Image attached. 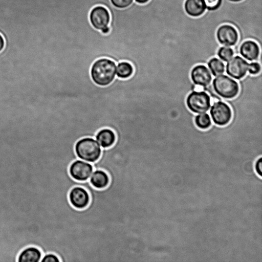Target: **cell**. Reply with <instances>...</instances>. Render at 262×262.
<instances>
[{
	"label": "cell",
	"instance_id": "1",
	"mask_svg": "<svg viewBox=\"0 0 262 262\" xmlns=\"http://www.w3.org/2000/svg\"><path fill=\"white\" fill-rule=\"evenodd\" d=\"M116 63L106 57L99 58L95 60L90 69L92 81L97 85L105 86L110 84L116 78Z\"/></svg>",
	"mask_w": 262,
	"mask_h": 262
},
{
	"label": "cell",
	"instance_id": "2",
	"mask_svg": "<svg viewBox=\"0 0 262 262\" xmlns=\"http://www.w3.org/2000/svg\"><path fill=\"white\" fill-rule=\"evenodd\" d=\"M74 149L78 159L91 163L98 160L102 153V148L97 140L89 137L78 140Z\"/></svg>",
	"mask_w": 262,
	"mask_h": 262
},
{
	"label": "cell",
	"instance_id": "3",
	"mask_svg": "<svg viewBox=\"0 0 262 262\" xmlns=\"http://www.w3.org/2000/svg\"><path fill=\"white\" fill-rule=\"evenodd\" d=\"M212 88L216 95L226 99L235 98L239 92L237 82L225 75L216 76L212 81Z\"/></svg>",
	"mask_w": 262,
	"mask_h": 262
},
{
	"label": "cell",
	"instance_id": "4",
	"mask_svg": "<svg viewBox=\"0 0 262 262\" xmlns=\"http://www.w3.org/2000/svg\"><path fill=\"white\" fill-rule=\"evenodd\" d=\"M89 17L91 25L95 29L100 31L103 34L110 32L111 16L106 7L101 5L93 7L89 13Z\"/></svg>",
	"mask_w": 262,
	"mask_h": 262
},
{
	"label": "cell",
	"instance_id": "5",
	"mask_svg": "<svg viewBox=\"0 0 262 262\" xmlns=\"http://www.w3.org/2000/svg\"><path fill=\"white\" fill-rule=\"evenodd\" d=\"M188 109L193 113L202 114L208 111L211 106V98L204 91H192L186 97Z\"/></svg>",
	"mask_w": 262,
	"mask_h": 262
},
{
	"label": "cell",
	"instance_id": "6",
	"mask_svg": "<svg viewBox=\"0 0 262 262\" xmlns=\"http://www.w3.org/2000/svg\"><path fill=\"white\" fill-rule=\"evenodd\" d=\"M210 114L214 123L220 126L227 125L232 118V111L229 105L222 101L215 102L210 110Z\"/></svg>",
	"mask_w": 262,
	"mask_h": 262
},
{
	"label": "cell",
	"instance_id": "7",
	"mask_svg": "<svg viewBox=\"0 0 262 262\" xmlns=\"http://www.w3.org/2000/svg\"><path fill=\"white\" fill-rule=\"evenodd\" d=\"M91 163L78 159L73 161L69 166V173L74 180L79 182L88 180L94 171Z\"/></svg>",
	"mask_w": 262,
	"mask_h": 262
},
{
	"label": "cell",
	"instance_id": "8",
	"mask_svg": "<svg viewBox=\"0 0 262 262\" xmlns=\"http://www.w3.org/2000/svg\"><path fill=\"white\" fill-rule=\"evenodd\" d=\"M238 31L230 24L220 25L216 29L215 36L218 42L225 46H234L239 38Z\"/></svg>",
	"mask_w": 262,
	"mask_h": 262
},
{
	"label": "cell",
	"instance_id": "9",
	"mask_svg": "<svg viewBox=\"0 0 262 262\" xmlns=\"http://www.w3.org/2000/svg\"><path fill=\"white\" fill-rule=\"evenodd\" d=\"M248 66V62L243 57L236 56L228 60L226 66V71L231 77L239 80L246 76Z\"/></svg>",
	"mask_w": 262,
	"mask_h": 262
},
{
	"label": "cell",
	"instance_id": "10",
	"mask_svg": "<svg viewBox=\"0 0 262 262\" xmlns=\"http://www.w3.org/2000/svg\"><path fill=\"white\" fill-rule=\"evenodd\" d=\"M68 199L71 205L77 209H83L88 206L90 195L88 190L81 186H75L69 191Z\"/></svg>",
	"mask_w": 262,
	"mask_h": 262
},
{
	"label": "cell",
	"instance_id": "11",
	"mask_svg": "<svg viewBox=\"0 0 262 262\" xmlns=\"http://www.w3.org/2000/svg\"><path fill=\"white\" fill-rule=\"evenodd\" d=\"M190 77L194 84L203 88L209 85L212 79L210 72L204 64L194 66L191 70Z\"/></svg>",
	"mask_w": 262,
	"mask_h": 262
},
{
	"label": "cell",
	"instance_id": "12",
	"mask_svg": "<svg viewBox=\"0 0 262 262\" xmlns=\"http://www.w3.org/2000/svg\"><path fill=\"white\" fill-rule=\"evenodd\" d=\"M239 54L249 61L257 60L260 55V49L258 43L252 40L244 41L240 46Z\"/></svg>",
	"mask_w": 262,
	"mask_h": 262
},
{
	"label": "cell",
	"instance_id": "13",
	"mask_svg": "<svg viewBox=\"0 0 262 262\" xmlns=\"http://www.w3.org/2000/svg\"><path fill=\"white\" fill-rule=\"evenodd\" d=\"M43 256L41 250L35 246L23 249L17 256V262H39Z\"/></svg>",
	"mask_w": 262,
	"mask_h": 262
},
{
	"label": "cell",
	"instance_id": "14",
	"mask_svg": "<svg viewBox=\"0 0 262 262\" xmlns=\"http://www.w3.org/2000/svg\"><path fill=\"white\" fill-rule=\"evenodd\" d=\"M95 138L102 148H108L115 144L116 135L112 129L104 127L96 133Z\"/></svg>",
	"mask_w": 262,
	"mask_h": 262
},
{
	"label": "cell",
	"instance_id": "15",
	"mask_svg": "<svg viewBox=\"0 0 262 262\" xmlns=\"http://www.w3.org/2000/svg\"><path fill=\"white\" fill-rule=\"evenodd\" d=\"M88 180L94 188L102 189L108 185L110 178L106 171L98 169L94 170Z\"/></svg>",
	"mask_w": 262,
	"mask_h": 262
},
{
	"label": "cell",
	"instance_id": "16",
	"mask_svg": "<svg viewBox=\"0 0 262 262\" xmlns=\"http://www.w3.org/2000/svg\"><path fill=\"white\" fill-rule=\"evenodd\" d=\"M184 9L189 16L198 17L205 13L206 8L203 0H185Z\"/></svg>",
	"mask_w": 262,
	"mask_h": 262
},
{
	"label": "cell",
	"instance_id": "17",
	"mask_svg": "<svg viewBox=\"0 0 262 262\" xmlns=\"http://www.w3.org/2000/svg\"><path fill=\"white\" fill-rule=\"evenodd\" d=\"M116 75L121 79H126L130 78L133 75L134 68L131 63L127 61L122 60L117 64Z\"/></svg>",
	"mask_w": 262,
	"mask_h": 262
},
{
	"label": "cell",
	"instance_id": "18",
	"mask_svg": "<svg viewBox=\"0 0 262 262\" xmlns=\"http://www.w3.org/2000/svg\"><path fill=\"white\" fill-rule=\"evenodd\" d=\"M207 65L212 74L214 76L222 75L225 71L224 63L216 57L211 58L208 61Z\"/></svg>",
	"mask_w": 262,
	"mask_h": 262
},
{
	"label": "cell",
	"instance_id": "19",
	"mask_svg": "<svg viewBox=\"0 0 262 262\" xmlns=\"http://www.w3.org/2000/svg\"><path fill=\"white\" fill-rule=\"evenodd\" d=\"M194 123L198 128L205 130L210 127L212 122L210 116L204 113L195 116Z\"/></svg>",
	"mask_w": 262,
	"mask_h": 262
},
{
	"label": "cell",
	"instance_id": "20",
	"mask_svg": "<svg viewBox=\"0 0 262 262\" xmlns=\"http://www.w3.org/2000/svg\"><path fill=\"white\" fill-rule=\"evenodd\" d=\"M217 56L225 62L228 61L234 55V52L232 48L223 46L220 47L217 51Z\"/></svg>",
	"mask_w": 262,
	"mask_h": 262
},
{
	"label": "cell",
	"instance_id": "21",
	"mask_svg": "<svg viewBox=\"0 0 262 262\" xmlns=\"http://www.w3.org/2000/svg\"><path fill=\"white\" fill-rule=\"evenodd\" d=\"M206 8L208 11H214L218 9L222 4L223 0H203Z\"/></svg>",
	"mask_w": 262,
	"mask_h": 262
},
{
	"label": "cell",
	"instance_id": "22",
	"mask_svg": "<svg viewBox=\"0 0 262 262\" xmlns=\"http://www.w3.org/2000/svg\"><path fill=\"white\" fill-rule=\"evenodd\" d=\"M113 6L119 9H124L129 6L134 0H110Z\"/></svg>",
	"mask_w": 262,
	"mask_h": 262
},
{
	"label": "cell",
	"instance_id": "23",
	"mask_svg": "<svg viewBox=\"0 0 262 262\" xmlns=\"http://www.w3.org/2000/svg\"><path fill=\"white\" fill-rule=\"evenodd\" d=\"M40 262H60V260L56 254L50 252L43 255Z\"/></svg>",
	"mask_w": 262,
	"mask_h": 262
},
{
	"label": "cell",
	"instance_id": "24",
	"mask_svg": "<svg viewBox=\"0 0 262 262\" xmlns=\"http://www.w3.org/2000/svg\"><path fill=\"white\" fill-rule=\"evenodd\" d=\"M248 71L250 75H256L261 71V66L257 62L249 63Z\"/></svg>",
	"mask_w": 262,
	"mask_h": 262
},
{
	"label": "cell",
	"instance_id": "25",
	"mask_svg": "<svg viewBox=\"0 0 262 262\" xmlns=\"http://www.w3.org/2000/svg\"><path fill=\"white\" fill-rule=\"evenodd\" d=\"M262 158H260L258 159L255 163V170L259 176V177H261L262 176Z\"/></svg>",
	"mask_w": 262,
	"mask_h": 262
},
{
	"label": "cell",
	"instance_id": "26",
	"mask_svg": "<svg viewBox=\"0 0 262 262\" xmlns=\"http://www.w3.org/2000/svg\"><path fill=\"white\" fill-rule=\"evenodd\" d=\"M5 47V40L3 36L0 34V52L3 50Z\"/></svg>",
	"mask_w": 262,
	"mask_h": 262
},
{
	"label": "cell",
	"instance_id": "27",
	"mask_svg": "<svg viewBox=\"0 0 262 262\" xmlns=\"http://www.w3.org/2000/svg\"><path fill=\"white\" fill-rule=\"evenodd\" d=\"M150 0H135V2L139 4H145L147 3Z\"/></svg>",
	"mask_w": 262,
	"mask_h": 262
},
{
	"label": "cell",
	"instance_id": "28",
	"mask_svg": "<svg viewBox=\"0 0 262 262\" xmlns=\"http://www.w3.org/2000/svg\"><path fill=\"white\" fill-rule=\"evenodd\" d=\"M227 1L232 2V3H238V2H242L244 0H227Z\"/></svg>",
	"mask_w": 262,
	"mask_h": 262
}]
</instances>
